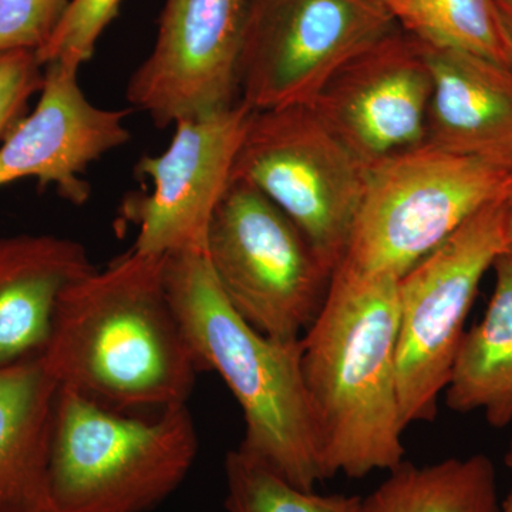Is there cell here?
<instances>
[{
    "mask_svg": "<svg viewBox=\"0 0 512 512\" xmlns=\"http://www.w3.org/2000/svg\"><path fill=\"white\" fill-rule=\"evenodd\" d=\"M380 2L387 3V0H380Z\"/></svg>",
    "mask_w": 512,
    "mask_h": 512,
    "instance_id": "cell-28",
    "label": "cell"
},
{
    "mask_svg": "<svg viewBox=\"0 0 512 512\" xmlns=\"http://www.w3.org/2000/svg\"><path fill=\"white\" fill-rule=\"evenodd\" d=\"M252 113L238 100L207 116L177 121L167 150L141 157L136 173L148 178L153 188L127 195L120 207V220L136 225V251L204 254Z\"/></svg>",
    "mask_w": 512,
    "mask_h": 512,
    "instance_id": "cell-10",
    "label": "cell"
},
{
    "mask_svg": "<svg viewBox=\"0 0 512 512\" xmlns=\"http://www.w3.org/2000/svg\"><path fill=\"white\" fill-rule=\"evenodd\" d=\"M121 2L123 0H70L55 32L36 52L42 66L62 63L82 69L83 64L92 59L104 30L119 15Z\"/></svg>",
    "mask_w": 512,
    "mask_h": 512,
    "instance_id": "cell-21",
    "label": "cell"
},
{
    "mask_svg": "<svg viewBox=\"0 0 512 512\" xmlns=\"http://www.w3.org/2000/svg\"><path fill=\"white\" fill-rule=\"evenodd\" d=\"M94 269L74 239L0 238V369L42 355L60 296Z\"/></svg>",
    "mask_w": 512,
    "mask_h": 512,
    "instance_id": "cell-15",
    "label": "cell"
},
{
    "mask_svg": "<svg viewBox=\"0 0 512 512\" xmlns=\"http://www.w3.org/2000/svg\"><path fill=\"white\" fill-rule=\"evenodd\" d=\"M495 288L483 320L464 333L446 387L448 409L483 410L495 429L512 421V245L494 261Z\"/></svg>",
    "mask_w": 512,
    "mask_h": 512,
    "instance_id": "cell-17",
    "label": "cell"
},
{
    "mask_svg": "<svg viewBox=\"0 0 512 512\" xmlns=\"http://www.w3.org/2000/svg\"><path fill=\"white\" fill-rule=\"evenodd\" d=\"M495 2H497L498 9H500L505 29H507L512 42V0H495Z\"/></svg>",
    "mask_w": 512,
    "mask_h": 512,
    "instance_id": "cell-24",
    "label": "cell"
},
{
    "mask_svg": "<svg viewBox=\"0 0 512 512\" xmlns=\"http://www.w3.org/2000/svg\"><path fill=\"white\" fill-rule=\"evenodd\" d=\"M57 393L39 356L0 369V512H55L49 467Z\"/></svg>",
    "mask_w": 512,
    "mask_h": 512,
    "instance_id": "cell-16",
    "label": "cell"
},
{
    "mask_svg": "<svg viewBox=\"0 0 512 512\" xmlns=\"http://www.w3.org/2000/svg\"><path fill=\"white\" fill-rule=\"evenodd\" d=\"M508 202L491 201L397 281V394L404 429L437 416L481 279L510 247Z\"/></svg>",
    "mask_w": 512,
    "mask_h": 512,
    "instance_id": "cell-6",
    "label": "cell"
},
{
    "mask_svg": "<svg viewBox=\"0 0 512 512\" xmlns=\"http://www.w3.org/2000/svg\"><path fill=\"white\" fill-rule=\"evenodd\" d=\"M397 29L380 0H249L239 100L254 111L311 106L346 63Z\"/></svg>",
    "mask_w": 512,
    "mask_h": 512,
    "instance_id": "cell-9",
    "label": "cell"
},
{
    "mask_svg": "<svg viewBox=\"0 0 512 512\" xmlns=\"http://www.w3.org/2000/svg\"><path fill=\"white\" fill-rule=\"evenodd\" d=\"M505 229H507L508 244L512 245V205L508 204L507 222H505Z\"/></svg>",
    "mask_w": 512,
    "mask_h": 512,
    "instance_id": "cell-26",
    "label": "cell"
},
{
    "mask_svg": "<svg viewBox=\"0 0 512 512\" xmlns=\"http://www.w3.org/2000/svg\"><path fill=\"white\" fill-rule=\"evenodd\" d=\"M197 454L187 404L141 419L59 387L49 467L53 510H154L181 487Z\"/></svg>",
    "mask_w": 512,
    "mask_h": 512,
    "instance_id": "cell-4",
    "label": "cell"
},
{
    "mask_svg": "<svg viewBox=\"0 0 512 512\" xmlns=\"http://www.w3.org/2000/svg\"><path fill=\"white\" fill-rule=\"evenodd\" d=\"M397 281L340 264L302 336L303 379L328 480L389 473L404 461Z\"/></svg>",
    "mask_w": 512,
    "mask_h": 512,
    "instance_id": "cell-2",
    "label": "cell"
},
{
    "mask_svg": "<svg viewBox=\"0 0 512 512\" xmlns=\"http://www.w3.org/2000/svg\"><path fill=\"white\" fill-rule=\"evenodd\" d=\"M224 470L227 512H363L359 495L302 490L239 448L229 451Z\"/></svg>",
    "mask_w": 512,
    "mask_h": 512,
    "instance_id": "cell-20",
    "label": "cell"
},
{
    "mask_svg": "<svg viewBox=\"0 0 512 512\" xmlns=\"http://www.w3.org/2000/svg\"><path fill=\"white\" fill-rule=\"evenodd\" d=\"M508 175L430 144L372 165L340 264L402 278L468 218L503 198Z\"/></svg>",
    "mask_w": 512,
    "mask_h": 512,
    "instance_id": "cell-5",
    "label": "cell"
},
{
    "mask_svg": "<svg viewBox=\"0 0 512 512\" xmlns=\"http://www.w3.org/2000/svg\"><path fill=\"white\" fill-rule=\"evenodd\" d=\"M497 474L484 454L429 466L403 461L367 497L363 512H497Z\"/></svg>",
    "mask_w": 512,
    "mask_h": 512,
    "instance_id": "cell-18",
    "label": "cell"
},
{
    "mask_svg": "<svg viewBox=\"0 0 512 512\" xmlns=\"http://www.w3.org/2000/svg\"><path fill=\"white\" fill-rule=\"evenodd\" d=\"M204 254L232 308L269 338L301 339L328 295L332 274L308 239L244 181L225 192Z\"/></svg>",
    "mask_w": 512,
    "mask_h": 512,
    "instance_id": "cell-8",
    "label": "cell"
},
{
    "mask_svg": "<svg viewBox=\"0 0 512 512\" xmlns=\"http://www.w3.org/2000/svg\"><path fill=\"white\" fill-rule=\"evenodd\" d=\"M420 43L433 79L426 144L511 174L512 66Z\"/></svg>",
    "mask_w": 512,
    "mask_h": 512,
    "instance_id": "cell-14",
    "label": "cell"
},
{
    "mask_svg": "<svg viewBox=\"0 0 512 512\" xmlns=\"http://www.w3.org/2000/svg\"><path fill=\"white\" fill-rule=\"evenodd\" d=\"M369 167L311 106L254 111L232 180L264 194L298 227L333 275L345 258Z\"/></svg>",
    "mask_w": 512,
    "mask_h": 512,
    "instance_id": "cell-7",
    "label": "cell"
},
{
    "mask_svg": "<svg viewBox=\"0 0 512 512\" xmlns=\"http://www.w3.org/2000/svg\"><path fill=\"white\" fill-rule=\"evenodd\" d=\"M164 268L131 248L63 292L39 356L59 387L119 412L187 404L201 369Z\"/></svg>",
    "mask_w": 512,
    "mask_h": 512,
    "instance_id": "cell-1",
    "label": "cell"
},
{
    "mask_svg": "<svg viewBox=\"0 0 512 512\" xmlns=\"http://www.w3.org/2000/svg\"><path fill=\"white\" fill-rule=\"evenodd\" d=\"M399 28L427 45L512 66V42L495 0H387Z\"/></svg>",
    "mask_w": 512,
    "mask_h": 512,
    "instance_id": "cell-19",
    "label": "cell"
},
{
    "mask_svg": "<svg viewBox=\"0 0 512 512\" xmlns=\"http://www.w3.org/2000/svg\"><path fill=\"white\" fill-rule=\"evenodd\" d=\"M505 461H507L508 467L512 468V441L510 444V450H508L507 458H505ZM497 512H512V491L510 494H508V497L505 498L504 503L498 505Z\"/></svg>",
    "mask_w": 512,
    "mask_h": 512,
    "instance_id": "cell-25",
    "label": "cell"
},
{
    "mask_svg": "<svg viewBox=\"0 0 512 512\" xmlns=\"http://www.w3.org/2000/svg\"><path fill=\"white\" fill-rule=\"evenodd\" d=\"M39 100L32 113L0 143V188L35 178L56 188L73 205L90 200L84 174L90 165L130 141L126 119L131 109L110 110L87 99L79 69L46 64Z\"/></svg>",
    "mask_w": 512,
    "mask_h": 512,
    "instance_id": "cell-13",
    "label": "cell"
},
{
    "mask_svg": "<svg viewBox=\"0 0 512 512\" xmlns=\"http://www.w3.org/2000/svg\"><path fill=\"white\" fill-rule=\"evenodd\" d=\"M45 67L32 50L0 53V143L28 114L29 100L40 93Z\"/></svg>",
    "mask_w": 512,
    "mask_h": 512,
    "instance_id": "cell-23",
    "label": "cell"
},
{
    "mask_svg": "<svg viewBox=\"0 0 512 512\" xmlns=\"http://www.w3.org/2000/svg\"><path fill=\"white\" fill-rule=\"evenodd\" d=\"M70 0H0V53L37 52L62 20Z\"/></svg>",
    "mask_w": 512,
    "mask_h": 512,
    "instance_id": "cell-22",
    "label": "cell"
},
{
    "mask_svg": "<svg viewBox=\"0 0 512 512\" xmlns=\"http://www.w3.org/2000/svg\"><path fill=\"white\" fill-rule=\"evenodd\" d=\"M165 286L201 370L218 373L245 420L239 450L286 481L328 480L302 370V338L278 340L242 318L205 254L165 256Z\"/></svg>",
    "mask_w": 512,
    "mask_h": 512,
    "instance_id": "cell-3",
    "label": "cell"
},
{
    "mask_svg": "<svg viewBox=\"0 0 512 512\" xmlns=\"http://www.w3.org/2000/svg\"><path fill=\"white\" fill-rule=\"evenodd\" d=\"M503 198L512 205V173L508 175L507 183H505Z\"/></svg>",
    "mask_w": 512,
    "mask_h": 512,
    "instance_id": "cell-27",
    "label": "cell"
},
{
    "mask_svg": "<svg viewBox=\"0 0 512 512\" xmlns=\"http://www.w3.org/2000/svg\"><path fill=\"white\" fill-rule=\"evenodd\" d=\"M248 6L249 0H165L153 49L128 80L133 109L165 128L237 103Z\"/></svg>",
    "mask_w": 512,
    "mask_h": 512,
    "instance_id": "cell-11",
    "label": "cell"
},
{
    "mask_svg": "<svg viewBox=\"0 0 512 512\" xmlns=\"http://www.w3.org/2000/svg\"><path fill=\"white\" fill-rule=\"evenodd\" d=\"M431 90L423 46L399 28L346 63L311 107L370 168L426 144Z\"/></svg>",
    "mask_w": 512,
    "mask_h": 512,
    "instance_id": "cell-12",
    "label": "cell"
}]
</instances>
